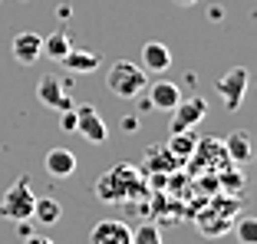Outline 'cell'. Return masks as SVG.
<instances>
[{
  "instance_id": "1",
  "label": "cell",
  "mask_w": 257,
  "mask_h": 244,
  "mask_svg": "<svg viewBox=\"0 0 257 244\" xmlns=\"http://www.w3.org/2000/svg\"><path fill=\"white\" fill-rule=\"evenodd\" d=\"M106 86L112 92L115 99H139L149 86V76H145V69L139 63H128V60H119L109 66L106 73Z\"/></svg>"
},
{
  "instance_id": "2",
  "label": "cell",
  "mask_w": 257,
  "mask_h": 244,
  "mask_svg": "<svg viewBox=\"0 0 257 244\" xmlns=\"http://www.w3.org/2000/svg\"><path fill=\"white\" fill-rule=\"evenodd\" d=\"M136 191H142V175L136 172V165H115L112 172L96 182V195L102 201H125L136 198Z\"/></svg>"
},
{
  "instance_id": "3",
  "label": "cell",
  "mask_w": 257,
  "mask_h": 244,
  "mask_svg": "<svg viewBox=\"0 0 257 244\" xmlns=\"http://www.w3.org/2000/svg\"><path fill=\"white\" fill-rule=\"evenodd\" d=\"M33 182L27 175H20L14 185H10L4 195H0V218H7V221H17V224H27L33 214Z\"/></svg>"
},
{
  "instance_id": "4",
  "label": "cell",
  "mask_w": 257,
  "mask_h": 244,
  "mask_svg": "<svg viewBox=\"0 0 257 244\" xmlns=\"http://www.w3.org/2000/svg\"><path fill=\"white\" fill-rule=\"evenodd\" d=\"M247 83H250V73L244 66H231L224 76L218 79V96H221V102H224L227 112H237V109H241Z\"/></svg>"
},
{
  "instance_id": "5",
  "label": "cell",
  "mask_w": 257,
  "mask_h": 244,
  "mask_svg": "<svg viewBox=\"0 0 257 244\" xmlns=\"http://www.w3.org/2000/svg\"><path fill=\"white\" fill-rule=\"evenodd\" d=\"M76 132L89 145H102L109 139V129H106V122H102V115H99V109L89 106V102L76 106Z\"/></svg>"
},
{
  "instance_id": "6",
  "label": "cell",
  "mask_w": 257,
  "mask_h": 244,
  "mask_svg": "<svg viewBox=\"0 0 257 244\" xmlns=\"http://www.w3.org/2000/svg\"><path fill=\"white\" fill-rule=\"evenodd\" d=\"M66 89H69V83H66V79H60V76H53V73H46V76L37 83L40 102H43V106H50V109H56V112H63V109H73V106H76L73 96H69Z\"/></svg>"
},
{
  "instance_id": "7",
  "label": "cell",
  "mask_w": 257,
  "mask_h": 244,
  "mask_svg": "<svg viewBox=\"0 0 257 244\" xmlns=\"http://www.w3.org/2000/svg\"><path fill=\"white\" fill-rule=\"evenodd\" d=\"M172 132H188L191 126H198V122L208 115V102L201 99V96H191V99H178V106L172 109Z\"/></svg>"
},
{
  "instance_id": "8",
  "label": "cell",
  "mask_w": 257,
  "mask_h": 244,
  "mask_svg": "<svg viewBox=\"0 0 257 244\" xmlns=\"http://www.w3.org/2000/svg\"><path fill=\"white\" fill-rule=\"evenodd\" d=\"M89 244H132V228L119 218H102L89 231Z\"/></svg>"
},
{
  "instance_id": "9",
  "label": "cell",
  "mask_w": 257,
  "mask_h": 244,
  "mask_svg": "<svg viewBox=\"0 0 257 244\" xmlns=\"http://www.w3.org/2000/svg\"><path fill=\"white\" fill-rule=\"evenodd\" d=\"M145 99H149L152 109L172 112V109L178 106V99H182V89H178V83H172V79H155V83L145 86Z\"/></svg>"
},
{
  "instance_id": "10",
  "label": "cell",
  "mask_w": 257,
  "mask_h": 244,
  "mask_svg": "<svg viewBox=\"0 0 257 244\" xmlns=\"http://www.w3.org/2000/svg\"><path fill=\"white\" fill-rule=\"evenodd\" d=\"M43 56V37L33 30H23L14 37V60L20 66H33V63Z\"/></svg>"
},
{
  "instance_id": "11",
  "label": "cell",
  "mask_w": 257,
  "mask_h": 244,
  "mask_svg": "<svg viewBox=\"0 0 257 244\" xmlns=\"http://www.w3.org/2000/svg\"><path fill=\"white\" fill-rule=\"evenodd\" d=\"M76 165H79V162H76V155L69 152V149H50L46 159H43V168L53 178H69L76 172Z\"/></svg>"
},
{
  "instance_id": "12",
  "label": "cell",
  "mask_w": 257,
  "mask_h": 244,
  "mask_svg": "<svg viewBox=\"0 0 257 244\" xmlns=\"http://www.w3.org/2000/svg\"><path fill=\"white\" fill-rule=\"evenodd\" d=\"M172 66V53L165 43H145L142 46V69L145 73H165Z\"/></svg>"
},
{
  "instance_id": "13",
  "label": "cell",
  "mask_w": 257,
  "mask_h": 244,
  "mask_svg": "<svg viewBox=\"0 0 257 244\" xmlns=\"http://www.w3.org/2000/svg\"><path fill=\"white\" fill-rule=\"evenodd\" d=\"M60 63L69 69V73H96L102 60H99V53H92V50H69Z\"/></svg>"
},
{
  "instance_id": "14",
  "label": "cell",
  "mask_w": 257,
  "mask_h": 244,
  "mask_svg": "<svg viewBox=\"0 0 257 244\" xmlns=\"http://www.w3.org/2000/svg\"><path fill=\"white\" fill-rule=\"evenodd\" d=\"M63 218V205L56 198H37L33 201V214H30V221H37V224H43V228H50V224H56Z\"/></svg>"
},
{
  "instance_id": "15",
  "label": "cell",
  "mask_w": 257,
  "mask_h": 244,
  "mask_svg": "<svg viewBox=\"0 0 257 244\" xmlns=\"http://www.w3.org/2000/svg\"><path fill=\"white\" fill-rule=\"evenodd\" d=\"M224 152H227V159L231 162H247L250 159V132L247 129H234L231 136L224 139Z\"/></svg>"
},
{
  "instance_id": "16",
  "label": "cell",
  "mask_w": 257,
  "mask_h": 244,
  "mask_svg": "<svg viewBox=\"0 0 257 244\" xmlns=\"http://www.w3.org/2000/svg\"><path fill=\"white\" fill-rule=\"evenodd\" d=\"M198 152V139L191 132H172V142H168V155L175 162H188Z\"/></svg>"
},
{
  "instance_id": "17",
  "label": "cell",
  "mask_w": 257,
  "mask_h": 244,
  "mask_svg": "<svg viewBox=\"0 0 257 244\" xmlns=\"http://www.w3.org/2000/svg\"><path fill=\"white\" fill-rule=\"evenodd\" d=\"M69 50H73V46H69V37H66L63 30L50 33V37H43V53H46V56H53V60H63Z\"/></svg>"
},
{
  "instance_id": "18",
  "label": "cell",
  "mask_w": 257,
  "mask_h": 244,
  "mask_svg": "<svg viewBox=\"0 0 257 244\" xmlns=\"http://www.w3.org/2000/svg\"><path fill=\"white\" fill-rule=\"evenodd\" d=\"M234 234H237V241H241V244H257V218H250V214L237 218Z\"/></svg>"
},
{
  "instance_id": "19",
  "label": "cell",
  "mask_w": 257,
  "mask_h": 244,
  "mask_svg": "<svg viewBox=\"0 0 257 244\" xmlns=\"http://www.w3.org/2000/svg\"><path fill=\"white\" fill-rule=\"evenodd\" d=\"M132 244H165V241H162V234H159L155 224L145 221V224H139V228L132 231Z\"/></svg>"
},
{
  "instance_id": "20",
  "label": "cell",
  "mask_w": 257,
  "mask_h": 244,
  "mask_svg": "<svg viewBox=\"0 0 257 244\" xmlns=\"http://www.w3.org/2000/svg\"><path fill=\"white\" fill-rule=\"evenodd\" d=\"M60 129H63V132H73V129H76V106H73V109H63V112H60Z\"/></svg>"
},
{
  "instance_id": "21",
  "label": "cell",
  "mask_w": 257,
  "mask_h": 244,
  "mask_svg": "<svg viewBox=\"0 0 257 244\" xmlns=\"http://www.w3.org/2000/svg\"><path fill=\"white\" fill-rule=\"evenodd\" d=\"M139 129V115H122V132H136Z\"/></svg>"
},
{
  "instance_id": "22",
  "label": "cell",
  "mask_w": 257,
  "mask_h": 244,
  "mask_svg": "<svg viewBox=\"0 0 257 244\" xmlns=\"http://www.w3.org/2000/svg\"><path fill=\"white\" fill-rule=\"evenodd\" d=\"M23 244H53L50 237H43V234H27V241Z\"/></svg>"
},
{
  "instance_id": "23",
  "label": "cell",
  "mask_w": 257,
  "mask_h": 244,
  "mask_svg": "<svg viewBox=\"0 0 257 244\" xmlns=\"http://www.w3.org/2000/svg\"><path fill=\"white\" fill-rule=\"evenodd\" d=\"M175 4H182V7H191V4H198V0H175Z\"/></svg>"
}]
</instances>
